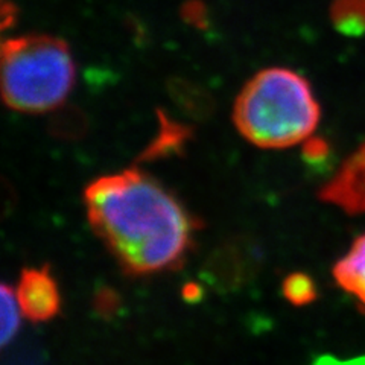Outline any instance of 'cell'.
<instances>
[{
	"mask_svg": "<svg viewBox=\"0 0 365 365\" xmlns=\"http://www.w3.org/2000/svg\"><path fill=\"white\" fill-rule=\"evenodd\" d=\"M88 222L119 265L133 276L180 267L197 224L163 185L131 168L102 175L86 187Z\"/></svg>",
	"mask_w": 365,
	"mask_h": 365,
	"instance_id": "cell-1",
	"label": "cell"
},
{
	"mask_svg": "<svg viewBox=\"0 0 365 365\" xmlns=\"http://www.w3.org/2000/svg\"><path fill=\"white\" fill-rule=\"evenodd\" d=\"M233 120L245 139L265 150H284L311 139L319 106L311 84L294 71H262L239 93Z\"/></svg>",
	"mask_w": 365,
	"mask_h": 365,
	"instance_id": "cell-2",
	"label": "cell"
},
{
	"mask_svg": "<svg viewBox=\"0 0 365 365\" xmlns=\"http://www.w3.org/2000/svg\"><path fill=\"white\" fill-rule=\"evenodd\" d=\"M75 83V63L67 46L52 37H19L2 49V95L21 113L60 107Z\"/></svg>",
	"mask_w": 365,
	"mask_h": 365,
	"instance_id": "cell-3",
	"label": "cell"
},
{
	"mask_svg": "<svg viewBox=\"0 0 365 365\" xmlns=\"http://www.w3.org/2000/svg\"><path fill=\"white\" fill-rule=\"evenodd\" d=\"M16 294L23 315L34 323H46L60 314L61 294L48 265L23 269Z\"/></svg>",
	"mask_w": 365,
	"mask_h": 365,
	"instance_id": "cell-4",
	"label": "cell"
},
{
	"mask_svg": "<svg viewBox=\"0 0 365 365\" xmlns=\"http://www.w3.org/2000/svg\"><path fill=\"white\" fill-rule=\"evenodd\" d=\"M318 198L349 215L365 213V142L319 189Z\"/></svg>",
	"mask_w": 365,
	"mask_h": 365,
	"instance_id": "cell-5",
	"label": "cell"
},
{
	"mask_svg": "<svg viewBox=\"0 0 365 365\" xmlns=\"http://www.w3.org/2000/svg\"><path fill=\"white\" fill-rule=\"evenodd\" d=\"M334 277L342 289L365 304V235L359 236L349 253L336 262Z\"/></svg>",
	"mask_w": 365,
	"mask_h": 365,
	"instance_id": "cell-6",
	"label": "cell"
},
{
	"mask_svg": "<svg viewBox=\"0 0 365 365\" xmlns=\"http://www.w3.org/2000/svg\"><path fill=\"white\" fill-rule=\"evenodd\" d=\"M187 137L189 134L185 127L163 120L162 127H160L158 135L143 151L140 160H157L162 157L178 154L181 151V148L185 146Z\"/></svg>",
	"mask_w": 365,
	"mask_h": 365,
	"instance_id": "cell-7",
	"label": "cell"
},
{
	"mask_svg": "<svg viewBox=\"0 0 365 365\" xmlns=\"http://www.w3.org/2000/svg\"><path fill=\"white\" fill-rule=\"evenodd\" d=\"M330 17L339 32L361 36L365 32V0H335Z\"/></svg>",
	"mask_w": 365,
	"mask_h": 365,
	"instance_id": "cell-8",
	"label": "cell"
},
{
	"mask_svg": "<svg viewBox=\"0 0 365 365\" xmlns=\"http://www.w3.org/2000/svg\"><path fill=\"white\" fill-rule=\"evenodd\" d=\"M0 312H2V346H8L19 332L21 307L17 300L16 289L4 283L0 291Z\"/></svg>",
	"mask_w": 365,
	"mask_h": 365,
	"instance_id": "cell-9",
	"label": "cell"
},
{
	"mask_svg": "<svg viewBox=\"0 0 365 365\" xmlns=\"http://www.w3.org/2000/svg\"><path fill=\"white\" fill-rule=\"evenodd\" d=\"M283 297L294 306L309 304L317 299L314 280L303 272H292L282 283Z\"/></svg>",
	"mask_w": 365,
	"mask_h": 365,
	"instance_id": "cell-10",
	"label": "cell"
},
{
	"mask_svg": "<svg viewBox=\"0 0 365 365\" xmlns=\"http://www.w3.org/2000/svg\"><path fill=\"white\" fill-rule=\"evenodd\" d=\"M95 307L96 311L101 315H113L114 312L118 311L119 307V297L118 294L106 288V289H101L96 294V300H95Z\"/></svg>",
	"mask_w": 365,
	"mask_h": 365,
	"instance_id": "cell-11",
	"label": "cell"
},
{
	"mask_svg": "<svg viewBox=\"0 0 365 365\" xmlns=\"http://www.w3.org/2000/svg\"><path fill=\"white\" fill-rule=\"evenodd\" d=\"M303 154L307 162H319L327 155V145L319 139H307Z\"/></svg>",
	"mask_w": 365,
	"mask_h": 365,
	"instance_id": "cell-12",
	"label": "cell"
}]
</instances>
